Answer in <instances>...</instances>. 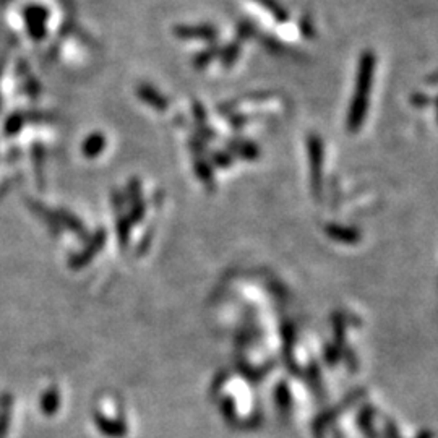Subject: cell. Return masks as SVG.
Here are the masks:
<instances>
[{
	"label": "cell",
	"instance_id": "cell-3",
	"mask_svg": "<svg viewBox=\"0 0 438 438\" xmlns=\"http://www.w3.org/2000/svg\"><path fill=\"white\" fill-rule=\"evenodd\" d=\"M174 36H177L179 39L215 42L218 39V30L211 25H179L174 28Z\"/></svg>",
	"mask_w": 438,
	"mask_h": 438
},
{
	"label": "cell",
	"instance_id": "cell-8",
	"mask_svg": "<svg viewBox=\"0 0 438 438\" xmlns=\"http://www.w3.org/2000/svg\"><path fill=\"white\" fill-rule=\"evenodd\" d=\"M255 31H256V28H255L254 23H250V21H247V20L240 21V23L237 25V41L242 42V41L250 39V37L255 35Z\"/></svg>",
	"mask_w": 438,
	"mask_h": 438
},
{
	"label": "cell",
	"instance_id": "cell-1",
	"mask_svg": "<svg viewBox=\"0 0 438 438\" xmlns=\"http://www.w3.org/2000/svg\"><path fill=\"white\" fill-rule=\"evenodd\" d=\"M377 58L372 51L362 52L359 58V67H357L356 77V93L352 96V103L347 115V127L349 130H359L362 122L365 119L368 108V94L372 92L373 75H375Z\"/></svg>",
	"mask_w": 438,
	"mask_h": 438
},
{
	"label": "cell",
	"instance_id": "cell-4",
	"mask_svg": "<svg viewBox=\"0 0 438 438\" xmlns=\"http://www.w3.org/2000/svg\"><path fill=\"white\" fill-rule=\"evenodd\" d=\"M254 2L260 4L266 12H268L271 17H273L277 23H286L289 20V13L287 10L282 7V5L277 2V0H254Z\"/></svg>",
	"mask_w": 438,
	"mask_h": 438
},
{
	"label": "cell",
	"instance_id": "cell-2",
	"mask_svg": "<svg viewBox=\"0 0 438 438\" xmlns=\"http://www.w3.org/2000/svg\"><path fill=\"white\" fill-rule=\"evenodd\" d=\"M23 18L26 30L31 39L42 41L47 35V20H49V10L41 4H30L23 10Z\"/></svg>",
	"mask_w": 438,
	"mask_h": 438
},
{
	"label": "cell",
	"instance_id": "cell-9",
	"mask_svg": "<svg viewBox=\"0 0 438 438\" xmlns=\"http://www.w3.org/2000/svg\"><path fill=\"white\" fill-rule=\"evenodd\" d=\"M219 54V51L216 49V47H210V49L206 51H201L199 56L195 57V65L196 67H206L208 63H210L213 58H215V56Z\"/></svg>",
	"mask_w": 438,
	"mask_h": 438
},
{
	"label": "cell",
	"instance_id": "cell-5",
	"mask_svg": "<svg viewBox=\"0 0 438 438\" xmlns=\"http://www.w3.org/2000/svg\"><path fill=\"white\" fill-rule=\"evenodd\" d=\"M240 44H242V42L234 41L231 42V44H227L226 47H224L223 51H219V58H221L224 67H231L232 63H236V61L240 56Z\"/></svg>",
	"mask_w": 438,
	"mask_h": 438
},
{
	"label": "cell",
	"instance_id": "cell-7",
	"mask_svg": "<svg viewBox=\"0 0 438 438\" xmlns=\"http://www.w3.org/2000/svg\"><path fill=\"white\" fill-rule=\"evenodd\" d=\"M260 42L263 44L266 51L273 52V54H282V52L286 51L284 44H282L281 41H277L276 37H273V36H261Z\"/></svg>",
	"mask_w": 438,
	"mask_h": 438
},
{
	"label": "cell",
	"instance_id": "cell-10",
	"mask_svg": "<svg viewBox=\"0 0 438 438\" xmlns=\"http://www.w3.org/2000/svg\"><path fill=\"white\" fill-rule=\"evenodd\" d=\"M299 28H301V33L304 37H307V39H312V37H315V26H313V21L308 18V17H302L301 23H299Z\"/></svg>",
	"mask_w": 438,
	"mask_h": 438
},
{
	"label": "cell",
	"instance_id": "cell-6",
	"mask_svg": "<svg viewBox=\"0 0 438 438\" xmlns=\"http://www.w3.org/2000/svg\"><path fill=\"white\" fill-rule=\"evenodd\" d=\"M98 425H99V429L103 430L108 437L119 438V437H124V434H125V427L122 424H112V422L106 420V419H99Z\"/></svg>",
	"mask_w": 438,
	"mask_h": 438
},
{
	"label": "cell",
	"instance_id": "cell-11",
	"mask_svg": "<svg viewBox=\"0 0 438 438\" xmlns=\"http://www.w3.org/2000/svg\"><path fill=\"white\" fill-rule=\"evenodd\" d=\"M437 106H438V101H437Z\"/></svg>",
	"mask_w": 438,
	"mask_h": 438
}]
</instances>
